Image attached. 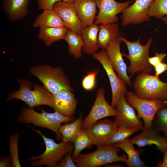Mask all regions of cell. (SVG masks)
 I'll list each match as a JSON object with an SVG mask.
<instances>
[{
	"label": "cell",
	"mask_w": 167,
	"mask_h": 167,
	"mask_svg": "<svg viewBox=\"0 0 167 167\" xmlns=\"http://www.w3.org/2000/svg\"><path fill=\"white\" fill-rule=\"evenodd\" d=\"M17 81L19 85V88L9 93L6 101L16 99L25 102L29 108L40 105H46L52 107V99L53 94L44 86L34 83V90L30 81L18 78Z\"/></svg>",
	"instance_id": "2"
},
{
	"label": "cell",
	"mask_w": 167,
	"mask_h": 167,
	"mask_svg": "<svg viewBox=\"0 0 167 167\" xmlns=\"http://www.w3.org/2000/svg\"><path fill=\"white\" fill-rule=\"evenodd\" d=\"M72 151L66 154L65 157L58 164L56 167H76V164L74 162L72 157Z\"/></svg>",
	"instance_id": "34"
},
{
	"label": "cell",
	"mask_w": 167,
	"mask_h": 167,
	"mask_svg": "<svg viewBox=\"0 0 167 167\" xmlns=\"http://www.w3.org/2000/svg\"><path fill=\"white\" fill-rule=\"evenodd\" d=\"M157 132L152 127L143 130L139 134L131 139V142L139 148L154 144L157 150L164 153L167 148V138L159 135Z\"/></svg>",
	"instance_id": "18"
},
{
	"label": "cell",
	"mask_w": 167,
	"mask_h": 167,
	"mask_svg": "<svg viewBox=\"0 0 167 167\" xmlns=\"http://www.w3.org/2000/svg\"><path fill=\"white\" fill-rule=\"evenodd\" d=\"M29 71L39 79L44 87L53 94L63 90L73 91L68 78L60 67L40 65L32 66Z\"/></svg>",
	"instance_id": "3"
},
{
	"label": "cell",
	"mask_w": 167,
	"mask_h": 167,
	"mask_svg": "<svg viewBox=\"0 0 167 167\" xmlns=\"http://www.w3.org/2000/svg\"><path fill=\"white\" fill-rule=\"evenodd\" d=\"M148 14L150 17L153 16L158 19L167 15V0H153Z\"/></svg>",
	"instance_id": "31"
},
{
	"label": "cell",
	"mask_w": 167,
	"mask_h": 167,
	"mask_svg": "<svg viewBox=\"0 0 167 167\" xmlns=\"http://www.w3.org/2000/svg\"><path fill=\"white\" fill-rule=\"evenodd\" d=\"M152 127L157 131H163L167 136V107L162 108L155 114L152 122Z\"/></svg>",
	"instance_id": "30"
},
{
	"label": "cell",
	"mask_w": 167,
	"mask_h": 167,
	"mask_svg": "<svg viewBox=\"0 0 167 167\" xmlns=\"http://www.w3.org/2000/svg\"></svg>",
	"instance_id": "42"
},
{
	"label": "cell",
	"mask_w": 167,
	"mask_h": 167,
	"mask_svg": "<svg viewBox=\"0 0 167 167\" xmlns=\"http://www.w3.org/2000/svg\"><path fill=\"white\" fill-rule=\"evenodd\" d=\"M140 130L138 128L125 125L118 126L112 137L106 142L105 145L114 144L130 137Z\"/></svg>",
	"instance_id": "28"
},
{
	"label": "cell",
	"mask_w": 167,
	"mask_h": 167,
	"mask_svg": "<svg viewBox=\"0 0 167 167\" xmlns=\"http://www.w3.org/2000/svg\"><path fill=\"white\" fill-rule=\"evenodd\" d=\"M63 40L68 44L70 54L73 55L75 58H81L82 49L84 45L82 35L68 29Z\"/></svg>",
	"instance_id": "27"
},
{
	"label": "cell",
	"mask_w": 167,
	"mask_h": 167,
	"mask_svg": "<svg viewBox=\"0 0 167 167\" xmlns=\"http://www.w3.org/2000/svg\"><path fill=\"white\" fill-rule=\"evenodd\" d=\"M39 9L44 10H52L54 5L62 0H37Z\"/></svg>",
	"instance_id": "35"
},
{
	"label": "cell",
	"mask_w": 167,
	"mask_h": 167,
	"mask_svg": "<svg viewBox=\"0 0 167 167\" xmlns=\"http://www.w3.org/2000/svg\"><path fill=\"white\" fill-rule=\"evenodd\" d=\"M74 150L72 158L79 156L82 151L90 147L93 144L92 141L85 129H82L79 135L73 142Z\"/></svg>",
	"instance_id": "29"
},
{
	"label": "cell",
	"mask_w": 167,
	"mask_h": 167,
	"mask_svg": "<svg viewBox=\"0 0 167 167\" xmlns=\"http://www.w3.org/2000/svg\"><path fill=\"white\" fill-rule=\"evenodd\" d=\"M115 107L118 114L114 122L118 126L125 125L140 130L143 129V122L136 114L134 108L127 102L125 94L121 95Z\"/></svg>",
	"instance_id": "13"
},
{
	"label": "cell",
	"mask_w": 167,
	"mask_h": 167,
	"mask_svg": "<svg viewBox=\"0 0 167 167\" xmlns=\"http://www.w3.org/2000/svg\"><path fill=\"white\" fill-rule=\"evenodd\" d=\"M119 150L114 144L105 145L98 147L92 152L79 155L73 159L78 167H98L118 161L126 162L127 155L119 156Z\"/></svg>",
	"instance_id": "5"
},
{
	"label": "cell",
	"mask_w": 167,
	"mask_h": 167,
	"mask_svg": "<svg viewBox=\"0 0 167 167\" xmlns=\"http://www.w3.org/2000/svg\"><path fill=\"white\" fill-rule=\"evenodd\" d=\"M78 102L72 91L63 90L53 94L52 107L63 115L71 117L75 113Z\"/></svg>",
	"instance_id": "16"
},
{
	"label": "cell",
	"mask_w": 167,
	"mask_h": 167,
	"mask_svg": "<svg viewBox=\"0 0 167 167\" xmlns=\"http://www.w3.org/2000/svg\"><path fill=\"white\" fill-rule=\"evenodd\" d=\"M118 127L114 121L105 119L96 122L85 129L93 144L99 147L105 145Z\"/></svg>",
	"instance_id": "15"
},
{
	"label": "cell",
	"mask_w": 167,
	"mask_h": 167,
	"mask_svg": "<svg viewBox=\"0 0 167 167\" xmlns=\"http://www.w3.org/2000/svg\"><path fill=\"white\" fill-rule=\"evenodd\" d=\"M163 154L162 161L159 163L156 167H167V148Z\"/></svg>",
	"instance_id": "38"
},
{
	"label": "cell",
	"mask_w": 167,
	"mask_h": 167,
	"mask_svg": "<svg viewBox=\"0 0 167 167\" xmlns=\"http://www.w3.org/2000/svg\"><path fill=\"white\" fill-rule=\"evenodd\" d=\"M161 19L167 25V15L163 17Z\"/></svg>",
	"instance_id": "40"
},
{
	"label": "cell",
	"mask_w": 167,
	"mask_h": 167,
	"mask_svg": "<svg viewBox=\"0 0 167 167\" xmlns=\"http://www.w3.org/2000/svg\"><path fill=\"white\" fill-rule=\"evenodd\" d=\"M122 41L119 37L111 41L106 49L108 57L113 68L117 72L118 76L130 87L132 86L131 77L127 73V66L122 58L120 45Z\"/></svg>",
	"instance_id": "14"
},
{
	"label": "cell",
	"mask_w": 167,
	"mask_h": 167,
	"mask_svg": "<svg viewBox=\"0 0 167 167\" xmlns=\"http://www.w3.org/2000/svg\"><path fill=\"white\" fill-rule=\"evenodd\" d=\"M74 120L72 117H66L56 111L49 113L42 110V113H40L32 108L25 106L23 107L18 118V121L21 122L32 124L52 131L56 134L59 139H62L59 131L61 124L73 121Z\"/></svg>",
	"instance_id": "1"
},
{
	"label": "cell",
	"mask_w": 167,
	"mask_h": 167,
	"mask_svg": "<svg viewBox=\"0 0 167 167\" xmlns=\"http://www.w3.org/2000/svg\"><path fill=\"white\" fill-rule=\"evenodd\" d=\"M156 71L155 75L157 77L167 70V64L161 62L154 67Z\"/></svg>",
	"instance_id": "37"
},
{
	"label": "cell",
	"mask_w": 167,
	"mask_h": 167,
	"mask_svg": "<svg viewBox=\"0 0 167 167\" xmlns=\"http://www.w3.org/2000/svg\"><path fill=\"white\" fill-rule=\"evenodd\" d=\"M19 139L18 134L11 135L10 136V149L13 167L21 166L19 162L18 155Z\"/></svg>",
	"instance_id": "32"
},
{
	"label": "cell",
	"mask_w": 167,
	"mask_h": 167,
	"mask_svg": "<svg viewBox=\"0 0 167 167\" xmlns=\"http://www.w3.org/2000/svg\"><path fill=\"white\" fill-rule=\"evenodd\" d=\"M82 122V114H81L79 117L72 122L60 126L59 131L62 136L63 142L73 143L81 131Z\"/></svg>",
	"instance_id": "25"
},
{
	"label": "cell",
	"mask_w": 167,
	"mask_h": 167,
	"mask_svg": "<svg viewBox=\"0 0 167 167\" xmlns=\"http://www.w3.org/2000/svg\"><path fill=\"white\" fill-rule=\"evenodd\" d=\"M72 4L83 29L93 24L97 13L96 0H75Z\"/></svg>",
	"instance_id": "19"
},
{
	"label": "cell",
	"mask_w": 167,
	"mask_h": 167,
	"mask_svg": "<svg viewBox=\"0 0 167 167\" xmlns=\"http://www.w3.org/2000/svg\"><path fill=\"white\" fill-rule=\"evenodd\" d=\"M52 9L58 15L65 27L81 35L82 25L72 4L62 1L55 3Z\"/></svg>",
	"instance_id": "17"
},
{
	"label": "cell",
	"mask_w": 167,
	"mask_h": 167,
	"mask_svg": "<svg viewBox=\"0 0 167 167\" xmlns=\"http://www.w3.org/2000/svg\"><path fill=\"white\" fill-rule=\"evenodd\" d=\"M118 148L124 150L127 156V159L125 162L129 167H144L147 166L141 160L139 156L140 151L136 150L131 139L128 138L114 144Z\"/></svg>",
	"instance_id": "22"
},
{
	"label": "cell",
	"mask_w": 167,
	"mask_h": 167,
	"mask_svg": "<svg viewBox=\"0 0 167 167\" xmlns=\"http://www.w3.org/2000/svg\"><path fill=\"white\" fill-rule=\"evenodd\" d=\"M30 0H3V8L12 20L20 19L26 15Z\"/></svg>",
	"instance_id": "20"
},
{
	"label": "cell",
	"mask_w": 167,
	"mask_h": 167,
	"mask_svg": "<svg viewBox=\"0 0 167 167\" xmlns=\"http://www.w3.org/2000/svg\"><path fill=\"white\" fill-rule=\"evenodd\" d=\"M92 56L100 63L108 75L112 92L111 105L114 108L121 95L122 94L126 95L128 92L126 88L127 84L116 74L105 50L102 49L98 53H96Z\"/></svg>",
	"instance_id": "9"
},
{
	"label": "cell",
	"mask_w": 167,
	"mask_h": 167,
	"mask_svg": "<svg viewBox=\"0 0 167 167\" xmlns=\"http://www.w3.org/2000/svg\"><path fill=\"white\" fill-rule=\"evenodd\" d=\"M42 137L45 146V151L37 156H33L29 158L32 166L46 165L49 167H56L60 161L68 152L72 151L74 146L72 143H66L63 141L57 143L51 138L45 136L39 130H35Z\"/></svg>",
	"instance_id": "7"
},
{
	"label": "cell",
	"mask_w": 167,
	"mask_h": 167,
	"mask_svg": "<svg viewBox=\"0 0 167 167\" xmlns=\"http://www.w3.org/2000/svg\"><path fill=\"white\" fill-rule=\"evenodd\" d=\"M118 24L116 23L101 24L98 37L99 46L106 49L109 43L120 36Z\"/></svg>",
	"instance_id": "23"
},
{
	"label": "cell",
	"mask_w": 167,
	"mask_h": 167,
	"mask_svg": "<svg viewBox=\"0 0 167 167\" xmlns=\"http://www.w3.org/2000/svg\"><path fill=\"white\" fill-rule=\"evenodd\" d=\"M155 56L154 57H150L149 58V62L150 64L153 68L159 63L162 62L166 56V53H156Z\"/></svg>",
	"instance_id": "36"
},
{
	"label": "cell",
	"mask_w": 167,
	"mask_h": 167,
	"mask_svg": "<svg viewBox=\"0 0 167 167\" xmlns=\"http://www.w3.org/2000/svg\"><path fill=\"white\" fill-rule=\"evenodd\" d=\"M118 114L116 109L109 104L105 96V90L101 88L97 91L96 97L91 109L82 123V128L85 129L99 120Z\"/></svg>",
	"instance_id": "10"
},
{
	"label": "cell",
	"mask_w": 167,
	"mask_h": 167,
	"mask_svg": "<svg viewBox=\"0 0 167 167\" xmlns=\"http://www.w3.org/2000/svg\"><path fill=\"white\" fill-rule=\"evenodd\" d=\"M64 26L58 15L53 9L44 10L37 17L33 24V27L40 29Z\"/></svg>",
	"instance_id": "24"
},
{
	"label": "cell",
	"mask_w": 167,
	"mask_h": 167,
	"mask_svg": "<svg viewBox=\"0 0 167 167\" xmlns=\"http://www.w3.org/2000/svg\"><path fill=\"white\" fill-rule=\"evenodd\" d=\"M99 26L95 24L83 28L81 35L84 45L83 48V52L88 55H93L99 49L98 34Z\"/></svg>",
	"instance_id": "21"
},
{
	"label": "cell",
	"mask_w": 167,
	"mask_h": 167,
	"mask_svg": "<svg viewBox=\"0 0 167 167\" xmlns=\"http://www.w3.org/2000/svg\"><path fill=\"white\" fill-rule=\"evenodd\" d=\"M100 69L92 70L88 73L83 78L82 81V85L86 91H90L95 87L96 84V77L99 73Z\"/></svg>",
	"instance_id": "33"
},
{
	"label": "cell",
	"mask_w": 167,
	"mask_h": 167,
	"mask_svg": "<svg viewBox=\"0 0 167 167\" xmlns=\"http://www.w3.org/2000/svg\"><path fill=\"white\" fill-rule=\"evenodd\" d=\"M119 38L125 43L128 49V55L122 54L130 60V65L127 69V72L130 76L132 77L135 73L143 72L150 74L153 68L149 62V50L152 42L151 37L144 45L141 44L139 38L135 41L131 42L121 36Z\"/></svg>",
	"instance_id": "4"
},
{
	"label": "cell",
	"mask_w": 167,
	"mask_h": 167,
	"mask_svg": "<svg viewBox=\"0 0 167 167\" xmlns=\"http://www.w3.org/2000/svg\"><path fill=\"white\" fill-rule=\"evenodd\" d=\"M75 0H62L63 2L72 4Z\"/></svg>",
	"instance_id": "41"
},
{
	"label": "cell",
	"mask_w": 167,
	"mask_h": 167,
	"mask_svg": "<svg viewBox=\"0 0 167 167\" xmlns=\"http://www.w3.org/2000/svg\"><path fill=\"white\" fill-rule=\"evenodd\" d=\"M153 1L136 0L133 4L124 9L121 15L122 26L136 25L149 21L148 11Z\"/></svg>",
	"instance_id": "12"
},
{
	"label": "cell",
	"mask_w": 167,
	"mask_h": 167,
	"mask_svg": "<svg viewBox=\"0 0 167 167\" xmlns=\"http://www.w3.org/2000/svg\"><path fill=\"white\" fill-rule=\"evenodd\" d=\"M135 94L138 97L148 100H167V83L161 81L159 77L141 72L133 83Z\"/></svg>",
	"instance_id": "6"
},
{
	"label": "cell",
	"mask_w": 167,
	"mask_h": 167,
	"mask_svg": "<svg viewBox=\"0 0 167 167\" xmlns=\"http://www.w3.org/2000/svg\"><path fill=\"white\" fill-rule=\"evenodd\" d=\"M68 30L65 26L40 28L38 37L44 42L46 46H49L54 42L63 39Z\"/></svg>",
	"instance_id": "26"
},
{
	"label": "cell",
	"mask_w": 167,
	"mask_h": 167,
	"mask_svg": "<svg viewBox=\"0 0 167 167\" xmlns=\"http://www.w3.org/2000/svg\"><path fill=\"white\" fill-rule=\"evenodd\" d=\"M126 98L129 104L137 110V117L143 120L144 125L143 130L152 128V121L155 114L160 109L167 107V100L141 99L131 91L127 92Z\"/></svg>",
	"instance_id": "8"
},
{
	"label": "cell",
	"mask_w": 167,
	"mask_h": 167,
	"mask_svg": "<svg viewBox=\"0 0 167 167\" xmlns=\"http://www.w3.org/2000/svg\"><path fill=\"white\" fill-rule=\"evenodd\" d=\"M9 164L8 159L4 158L0 161V167L8 166Z\"/></svg>",
	"instance_id": "39"
},
{
	"label": "cell",
	"mask_w": 167,
	"mask_h": 167,
	"mask_svg": "<svg viewBox=\"0 0 167 167\" xmlns=\"http://www.w3.org/2000/svg\"><path fill=\"white\" fill-rule=\"evenodd\" d=\"M99 12L96 17L95 24H106L116 23L118 21L117 15L129 6L132 1L119 2L115 0H96Z\"/></svg>",
	"instance_id": "11"
}]
</instances>
